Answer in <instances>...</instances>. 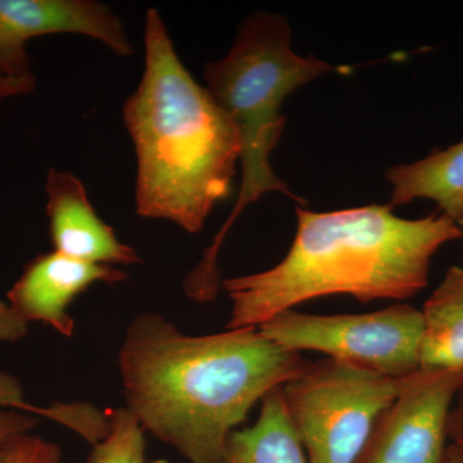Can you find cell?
Instances as JSON below:
<instances>
[{"label":"cell","instance_id":"1","mask_svg":"<svg viewBox=\"0 0 463 463\" xmlns=\"http://www.w3.org/2000/svg\"><path fill=\"white\" fill-rule=\"evenodd\" d=\"M307 364L258 328L188 336L155 313L134 318L118 353L128 410L190 463H223L255 403Z\"/></svg>","mask_w":463,"mask_h":463},{"label":"cell","instance_id":"2","mask_svg":"<svg viewBox=\"0 0 463 463\" xmlns=\"http://www.w3.org/2000/svg\"><path fill=\"white\" fill-rule=\"evenodd\" d=\"M288 255L265 272L223 279L232 300L228 330L258 328L304 301L349 295L362 303L404 300L426 288L431 259L462 239L449 216L399 218L390 205L339 212L297 209Z\"/></svg>","mask_w":463,"mask_h":463},{"label":"cell","instance_id":"3","mask_svg":"<svg viewBox=\"0 0 463 463\" xmlns=\"http://www.w3.org/2000/svg\"><path fill=\"white\" fill-rule=\"evenodd\" d=\"M143 43L141 81L123 109L137 157L136 213L199 233L231 196L239 133L183 65L156 8L146 12Z\"/></svg>","mask_w":463,"mask_h":463},{"label":"cell","instance_id":"4","mask_svg":"<svg viewBox=\"0 0 463 463\" xmlns=\"http://www.w3.org/2000/svg\"><path fill=\"white\" fill-rule=\"evenodd\" d=\"M317 57H301L291 48V29L281 14L257 12L237 29L227 56L203 69L206 90L227 112L239 133L241 184L227 221L203 252V260L185 277L184 291L200 303L214 301L222 281L218 255L222 243L243 210L264 194L281 192L300 201L274 173L270 157L281 139L286 118L283 100L292 91L334 71Z\"/></svg>","mask_w":463,"mask_h":463},{"label":"cell","instance_id":"5","mask_svg":"<svg viewBox=\"0 0 463 463\" xmlns=\"http://www.w3.org/2000/svg\"><path fill=\"white\" fill-rule=\"evenodd\" d=\"M402 379L336 359L307 364L282 386L289 421L309 463H355Z\"/></svg>","mask_w":463,"mask_h":463},{"label":"cell","instance_id":"6","mask_svg":"<svg viewBox=\"0 0 463 463\" xmlns=\"http://www.w3.org/2000/svg\"><path fill=\"white\" fill-rule=\"evenodd\" d=\"M422 328L421 310L397 304L365 315L316 316L289 309L258 330L291 352L312 350L402 379L420 370Z\"/></svg>","mask_w":463,"mask_h":463},{"label":"cell","instance_id":"7","mask_svg":"<svg viewBox=\"0 0 463 463\" xmlns=\"http://www.w3.org/2000/svg\"><path fill=\"white\" fill-rule=\"evenodd\" d=\"M463 371L423 370L402 377L355 463H444L453 402Z\"/></svg>","mask_w":463,"mask_h":463},{"label":"cell","instance_id":"8","mask_svg":"<svg viewBox=\"0 0 463 463\" xmlns=\"http://www.w3.org/2000/svg\"><path fill=\"white\" fill-rule=\"evenodd\" d=\"M52 33H78L118 57L136 53L123 20L96 0H0V78L33 75L27 43Z\"/></svg>","mask_w":463,"mask_h":463},{"label":"cell","instance_id":"9","mask_svg":"<svg viewBox=\"0 0 463 463\" xmlns=\"http://www.w3.org/2000/svg\"><path fill=\"white\" fill-rule=\"evenodd\" d=\"M124 270L87 263L57 251L39 254L8 291V304L27 323L43 322L66 337L74 336L75 321L67 307L96 283L127 281Z\"/></svg>","mask_w":463,"mask_h":463},{"label":"cell","instance_id":"10","mask_svg":"<svg viewBox=\"0 0 463 463\" xmlns=\"http://www.w3.org/2000/svg\"><path fill=\"white\" fill-rule=\"evenodd\" d=\"M48 225L54 251L87 263L141 264L136 249L121 242L97 214L83 182L66 170L51 169L45 179Z\"/></svg>","mask_w":463,"mask_h":463},{"label":"cell","instance_id":"11","mask_svg":"<svg viewBox=\"0 0 463 463\" xmlns=\"http://www.w3.org/2000/svg\"><path fill=\"white\" fill-rule=\"evenodd\" d=\"M386 179L392 184V207L417 199L438 203L441 214L457 224L463 216V141L412 164L390 167Z\"/></svg>","mask_w":463,"mask_h":463},{"label":"cell","instance_id":"12","mask_svg":"<svg viewBox=\"0 0 463 463\" xmlns=\"http://www.w3.org/2000/svg\"><path fill=\"white\" fill-rule=\"evenodd\" d=\"M223 463H309L289 421L282 386L265 395L251 428L232 432Z\"/></svg>","mask_w":463,"mask_h":463},{"label":"cell","instance_id":"13","mask_svg":"<svg viewBox=\"0 0 463 463\" xmlns=\"http://www.w3.org/2000/svg\"><path fill=\"white\" fill-rule=\"evenodd\" d=\"M421 313L420 368L463 371V289L439 286Z\"/></svg>","mask_w":463,"mask_h":463},{"label":"cell","instance_id":"14","mask_svg":"<svg viewBox=\"0 0 463 463\" xmlns=\"http://www.w3.org/2000/svg\"><path fill=\"white\" fill-rule=\"evenodd\" d=\"M108 437L94 444L87 463H146L145 429L127 407L108 412Z\"/></svg>","mask_w":463,"mask_h":463},{"label":"cell","instance_id":"15","mask_svg":"<svg viewBox=\"0 0 463 463\" xmlns=\"http://www.w3.org/2000/svg\"><path fill=\"white\" fill-rule=\"evenodd\" d=\"M0 463H62V452L57 444L26 434L0 449Z\"/></svg>","mask_w":463,"mask_h":463},{"label":"cell","instance_id":"16","mask_svg":"<svg viewBox=\"0 0 463 463\" xmlns=\"http://www.w3.org/2000/svg\"><path fill=\"white\" fill-rule=\"evenodd\" d=\"M0 408L35 414L54 422H57L61 416V408L57 403L52 404L51 407H36L27 403L20 381L7 373H0Z\"/></svg>","mask_w":463,"mask_h":463},{"label":"cell","instance_id":"17","mask_svg":"<svg viewBox=\"0 0 463 463\" xmlns=\"http://www.w3.org/2000/svg\"><path fill=\"white\" fill-rule=\"evenodd\" d=\"M38 417L21 411L0 408V449L14 439L30 434L39 425Z\"/></svg>","mask_w":463,"mask_h":463},{"label":"cell","instance_id":"18","mask_svg":"<svg viewBox=\"0 0 463 463\" xmlns=\"http://www.w3.org/2000/svg\"><path fill=\"white\" fill-rule=\"evenodd\" d=\"M29 334V323L14 312L8 303L0 300V343H17Z\"/></svg>","mask_w":463,"mask_h":463},{"label":"cell","instance_id":"19","mask_svg":"<svg viewBox=\"0 0 463 463\" xmlns=\"http://www.w3.org/2000/svg\"><path fill=\"white\" fill-rule=\"evenodd\" d=\"M36 88V76L21 79L0 78V100L29 96Z\"/></svg>","mask_w":463,"mask_h":463},{"label":"cell","instance_id":"20","mask_svg":"<svg viewBox=\"0 0 463 463\" xmlns=\"http://www.w3.org/2000/svg\"><path fill=\"white\" fill-rule=\"evenodd\" d=\"M458 394V403H457L455 410H452V413H450L448 434L452 439V443L463 449V386Z\"/></svg>","mask_w":463,"mask_h":463},{"label":"cell","instance_id":"21","mask_svg":"<svg viewBox=\"0 0 463 463\" xmlns=\"http://www.w3.org/2000/svg\"><path fill=\"white\" fill-rule=\"evenodd\" d=\"M440 288L448 289H463V267L450 268L448 270Z\"/></svg>","mask_w":463,"mask_h":463},{"label":"cell","instance_id":"22","mask_svg":"<svg viewBox=\"0 0 463 463\" xmlns=\"http://www.w3.org/2000/svg\"><path fill=\"white\" fill-rule=\"evenodd\" d=\"M444 463H463V449L456 444L448 446L446 462Z\"/></svg>","mask_w":463,"mask_h":463},{"label":"cell","instance_id":"23","mask_svg":"<svg viewBox=\"0 0 463 463\" xmlns=\"http://www.w3.org/2000/svg\"><path fill=\"white\" fill-rule=\"evenodd\" d=\"M458 225H459V227H461V230H462V232H463V216H462L461 221H459Z\"/></svg>","mask_w":463,"mask_h":463}]
</instances>
